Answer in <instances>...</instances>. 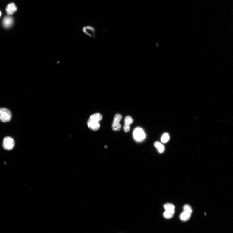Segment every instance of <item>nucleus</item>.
I'll list each match as a JSON object with an SVG mask.
<instances>
[{
	"mask_svg": "<svg viewBox=\"0 0 233 233\" xmlns=\"http://www.w3.org/2000/svg\"><path fill=\"white\" fill-rule=\"evenodd\" d=\"M102 117L99 113H96L90 117L87 123L88 127L94 131L98 130L100 125L99 122L102 119Z\"/></svg>",
	"mask_w": 233,
	"mask_h": 233,
	"instance_id": "obj_1",
	"label": "nucleus"
},
{
	"mask_svg": "<svg viewBox=\"0 0 233 233\" xmlns=\"http://www.w3.org/2000/svg\"><path fill=\"white\" fill-rule=\"evenodd\" d=\"M12 114L10 110L5 108H0V120L3 122H10L12 119Z\"/></svg>",
	"mask_w": 233,
	"mask_h": 233,
	"instance_id": "obj_2",
	"label": "nucleus"
},
{
	"mask_svg": "<svg viewBox=\"0 0 233 233\" xmlns=\"http://www.w3.org/2000/svg\"><path fill=\"white\" fill-rule=\"evenodd\" d=\"M133 136L135 140L138 142L144 140L146 137L144 131L139 127L136 128L134 130Z\"/></svg>",
	"mask_w": 233,
	"mask_h": 233,
	"instance_id": "obj_3",
	"label": "nucleus"
},
{
	"mask_svg": "<svg viewBox=\"0 0 233 233\" xmlns=\"http://www.w3.org/2000/svg\"><path fill=\"white\" fill-rule=\"evenodd\" d=\"M122 118V116L121 114H116L112 125L113 130L115 131H119L121 130V126L120 122L121 121Z\"/></svg>",
	"mask_w": 233,
	"mask_h": 233,
	"instance_id": "obj_4",
	"label": "nucleus"
},
{
	"mask_svg": "<svg viewBox=\"0 0 233 233\" xmlns=\"http://www.w3.org/2000/svg\"><path fill=\"white\" fill-rule=\"evenodd\" d=\"M14 145L15 142L13 139L12 137H6L4 139L3 147L4 149L10 150L14 148Z\"/></svg>",
	"mask_w": 233,
	"mask_h": 233,
	"instance_id": "obj_5",
	"label": "nucleus"
},
{
	"mask_svg": "<svg viewBox=\"0 0 233 233\" xmlns=\"http://www.w3.org/2000/svg\"><path fill=\"white\" fill-rule=\"evenodd\" d=\"M82 31L85 35L92 38H95L96 29L93 26L90 25L85 26L83 28Z\"/></svg>",
	"mask_w": 233,
	"mask_h": 233,
	"instance_id": "obj_6",
	"label": "nucleus"
},
{
	"mask_svg": "<svg viewBox=\"0 0 233 233\" xmlns=\"http://www.w3.org/2000/svg\"><path fill=\"white\" fill-rule=\"evenodd\" d=\"M17 10V6L14 3L10 2L6 7L5 11L7 14L12 15L15 13Z\"/></svg>",
	"mask_w": 233,
	"mask_h": 233,
	"instance_id": "obj_7",
	"label": "nucleus"
},
{
	"mask_svg": "<svg viewBox=\"0 0 233 233\" xmlns=\"http://www.w3.org/2000/svg\"><path fill=\"white\" fill-rule=\"evenodd\" d=\"M133 122V119L130 116H126L124 120L123 127L124 131L126 133L128 132L130 130V125Z\"/></svg>",
	"mask_w": 233,
	"mask_h": 233,
	"instance_id": "obj_8",
	"label": "nucleus"
},
{
	"mask_svg": "<svg viewBox=\"0 0 233 233\" xmlns=\"http://www.w3.org/2000/svg\"><path fill=\"white\" fill-rule=\"evenodd\" d=\"M3 24L5 28L10 27L13 24V18L10 17H5L3 20Z\"/></svg>",
	"mask_w": 233,
	"mask_h": 233,
	"instance_id": "obj_9",
	"label": "nucleus"
},
{
	"mask_svg": "<svg viewBox=\"0 0 233 233\" xmlns=\"http://www.w3.org/2000/svg\"><path fill=\"white\" fill-rule=\"evenodd\" d=\"M191 215L183 212L180 215V219L182 221L185 222L189 220Z\"/></svg>",
	"mask_w": 233,
	"mask_h": 233,
	"instance_id": "obj_10",
	"label": "nucleus"
},
{
	"mask_svg": "<svg viewBox=\"0 0 233 233\" xmlns=\"http://www.w3.org/2000/svg\"><path fill=\"white\" fill-rule=\"evenodd\" d=\"M154 146L157 149L158 151L160 153H163L164 151L165 147L164 146L159 142H156L154 144Z\"/></svg>",
	"mask_w": 233,
	"mask_h": 233,
	"instance_id": "obj_11",
	"label": "nucleus"
},
{
	"mask_svg": "<svg viewBox=\"0 0 233 233\" xmlns=\"http://www.w3.org/2000/svg\"><path fill=\"white\" fill-rule=\"evenodd\" d=\"M175 213V211H168L165 210L163 213V216L166 219H170L173 216Z\"/></svg>",
	"mask_w": 233,
	"mask_h": 233,
	"instance_id": "obj_12",
	"label": "nucleus"
},
{
	"mask_svg": "<svg viewBox=\"0 0 233 233\" xmlns=\"http://www.w3.org/2000/svg\"><path fill=\"white\" fill-rule=\"evenodd\" d=\"M165 210L168 211H175V207L174 206L170 203H167L164 206Z\"/></svg>",
	"mask_w": 233,
	"mask_h": 233,
	"instance_id": "obj_13",
	"label": "nucleus"
},
{
	"mask_svg": "<svg viewBox=\"0 0 233 233\" xmlns=\"http://www.w3.org/2000/svg\"><path fill=\"white\" fill-rule=\"evenodd\" d=\"M192 211V209L189 205L186 204L184 206L183 212L189 213L191 215Z\"/></svg>",
	"mask_w": 233,
	"mask_h": 233,
	"instance_id": "obj_14",
	"label": "nucleus"
},
{
	"mask_svg": "<svg viewBox=\"0 0 233 233\" xmlns=\"http://www.w3.org/2000/svg\"><path fill=\"white\" fill-rule=\"evenodd\" d=\"M170 137L167 133L164 134L161 139V142L163 143H167L170 140Z\"/></svg>",
	"mask_w": 233,
	"mask_h": 233,
	"instance_id": "obj_15",
	"label": "nucleus"
},
{
	"mask_svg": "<svg viewBox=\"0 0 233 233\" xmlns=\"http://www.w3.org/2000/svg\"><path fill=\"white\" fill-rule=\"evenodd\" d=\"M1 11H0V17H1Z\"/></svg>",
	"mask_w": 233,
	"mask_h": 233,
	"instance_id": "obj_16",
	"label": "nucleus"
},
{
	"mask_svg": "<svg viewBox=\"0 0 233 233\" xmlns=\"http://www.w3.org/2000/svg\"><path fill=\"white\" fill-rule=\"evenodd\" d=\"M107 146H105V148H107Z\"/></svg>",
	"mask_w": 233,
	"mask_h": 233,
	"instance_id": "obj_17",
	"label": "nucleus"
}]
</instances>
